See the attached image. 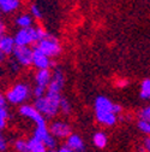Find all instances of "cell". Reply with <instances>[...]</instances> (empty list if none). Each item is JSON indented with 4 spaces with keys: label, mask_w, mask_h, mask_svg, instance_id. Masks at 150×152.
Here are the masks:
<instances>
[{
    "label": "cell",
    "mask_w": 150,
    "mask_h": 152,
    "mask_svg": "<svg viewBox=\"0 0 150 152\" xmlns=\"http://www.w3.org/2000/svg\"><path fill=\"white\" fill-rule=\"evenodd\" d=\"M143 147L145 148L146 152H150V137H146L143 141Z\"/></svg>",
    "instance_id": "obj_29"
},
{
    "label": "cell",
    "mask_w": 150,
    "mask_h": 152,
    "mask_svg": "<svg viewBox=\"0 0 150 152\" xmlns=\"http://www.w3.org/2000/svg\"><path fill=\"white\" fill-rule=\"evenodd\" d=\"M92 142H94V145H95L97 148L102 150L108 144V137H107V134L105 132L99 130V132H96L95 134L92 135Z\"/></svg>",
    "instance_id": "obj_15"
},
{
    "label": "cell",
    "mask_w": 150,
    "mask_h": 152,
    "mask_svg": "<svg viewBox=\"0 0 150 152\" xmlns=\"http://www.w3.org/2000/svg\"><path fill=\"white\" fill-rule=\"evenodd\" d=\"M52 80V71L49 69L45 70H37L35 74V87L32 88L31 94L35 99L43 97L47 93L48 86Z\"/></svg>",
    "instance_id": "obj_5"
},
{
    "label": "cell",
    "mask_w": 150,
    "mask_h": 152,
    "mask_svg": "<svg viewBox=\"0 0 150 152\" xmlns=\"http://www.w3.org/2000/svg\"><path fill=\"white\" fill-rule=\"evenodd\" d=\"M61 94L48 92L43 97L37 98L34 100V106L39 110L46 118L55 117L60 112V102H61Z\"/></svg>",
    "instance_id": "obj_1"
},
{
    "label": "cell",
    "mask_w": 150,
    "mask_h": 152,
    "mask_svg": "<svg viewBox=\"0 0 150 152\" xmlns=\"http://www.w3.org/2000/svg\"><path fill=\"white\" fill-rule=\"evenodd\" d=\"M139 98L142 100H150V79H144L141 82Z\"/></svg>",
    "instance_id": "obj_19"
},
{
    "label": "cell",
    "mask_w": 150,
    "mask_h": 152,
    "mask_svg": "<svg viewBox=\"0 0 150 152\" xmlns=\"http://www.w3.org/2000/svg\"><path fill=\"white\" fill-rule=\"evenodd\" d=\"M5 58H6V56H5V54H4L1 51H0V64H1V63H4Z\"/></svg>",
    "instance_id": "obj_33"
},
{
    "label": "cell",
    "mask_w": 150,
    "mask_h": 152,
    "mask_svg": "<svg viewBox=\"0 0 150 152\" xmlns=\"http://www.w3.org/2000/svg\"><path fill=\"white\" fill-rule=\"evenodd\" d=\"M49 152H57V151H55V150H53V151H49Z\"/></svg>",
    "instance_id": "obj_35"
},
{
    "label": "cell",
    "mask_w": 150,
    "mask_h": 152,
    "mask_svg": "<svg viewBox=\"0 0 150 152\" xmlns=\"http://www.w3.org/2000/svg\"><path fill=\"white\" fill-rule=\"evenodd\" d=\"M32 54L34 50L25 46H16L12 53L13 59L23 68H29L30 65H32Z\"/></svg>",
    "instance_id": "obj_7"
},
{
    "label": "cell",
    "mask_w": 150,
    "mask_h": 152,
    "mask_svg": "<svg viewBox=\"0 0 150 152\" xmlns=\"http://www.w3.org/2000/svg\"><path fill=\"white\" fill-rule=\"evenodd\" d=\"M9 65H10V69H11V70H13L14 72H16V71H18V70H19V68H21V65L18 64V63H17L14 59H11Z\"/></svg>",
    "instance_id": "obj_28"
},
{
    "label": "cell",
    "mask_w": 150,
    "mask_h": 152,
    "mask_svg": "<svg viewBox=\"0 0 150 152\" xmlns=\"http://www.w3.org/2000/svg\"><path fill=\"white\" fill-rule=\"evenodd\" d=\"M57 152H73V151H72L71 148H69L67 146H65V145H64V146L59 147V148L57 150Z\"/></svg>",
    "instance_id": "obj_31"
},
{
    "label": "cell",
    "mask_w": 150,
    "mask_h": 152,
    "mask_svg": "<svg viewBox=\"0 0 150 152\" xmlns=\"http://www.w3.org/2000/svg\"><path fill=\"white\" fill-rule=\"evenodd\" d=\"M39 51H41L42 53H45L49 58H55V57L60 56L63 47L59 41L58 37H55L54 35H47L45 39H42L41 41H39L36 44V47Z\"/></svg>",
    "instance_id": "obj_4"
},
{
    "label": "cell",
    "mask_w": 150,
    "mask_h": 152,
    "mask_svg": "<svg viewBox=\"0 0 150 152\" xmlns=\"http://www.w3.org/2000/svg\"><path fill=\"white\" fill-rule=\"evenodd\" d=\"M6 98H5V96L4 94H1L0 93V106H4V107H6Z\"/></svg>",
    "instance_id": "obj_30"
},
{
    "label": "cell",
    "mask_w": 150,
    "mask_h": 152,
    "mask_svg": "<svg viewBox=\"0 0 150 152\" xmlns=\"http://www.w3.org/2000/svg\"><path fill=\"white\" fill-rule=\"evenodd\" d=\"M138 118L150 122V105H146L138 111Z\"/></svg>",
    "instance_id": "obj_25"
},
{
    "label": "cell",
    "mask_w": 150,
    "mask_h": 152,
    "mask_svg": "<svg viewBox=\"0 0 150 152\" xmlns=\"http://www.w3.org/2000/svg\"><path fill=\"white\" fill-rule=\"evenodd\" d=\"M49 133L55 139H67L72 134V128L71 126L65 121H54L48 127Z\"/></svg>",
    "instance_id": "obj_8"
},
{
    "label": "cell",
    "mask_w": 150,
    "mask_h": 152,
    "mask_svg": "<svg viewBox=\"0 0 150 152\" xmlns=\"http://www.w3.org/2000/svg\"><path fill=\"white\" fill-rule=\"evenodd\" d=\"M32 65L37 70H45V69H49L53 65V62L50 61L49 57H47L45 53H42L41 51H39L37 48H34Z\"/></svg>",
    "instance_id": "obj_10"
},
{
    "label": "cell",
    "mask_w": 150,
    "mask_h": 152,
    "mask_svg": "<svg viewBox=\"0 0 150 152\" xmlns=\"http://www.w3.org/2000/svg\"><path fill=\"white\" fill-rule=\"evenodd\" d=\"M137 128L143 133V134L150 137V122L143 121V120H138V122H137Z\"/></svg>",
    "instance_id": "obj_24"
},
{
    "label": "cell",
    "mask_w": 150,
    "mask_h": 152,
    "mask_svg": "<svg viewBox=\"0 0 150 152\" xmlns=\"http://www.w3.org/2000/svg\"><path fill=\"white\" fill-rule=\"evenodd\" d=\"M21 6V0H6L0 5V11L4 13H12Z\"/></svg>",
    "instance_id": "obj_16"
},
{
    "label": "cell",
    "mask_w": 150,
    "mask_h": 152,
    "mask_svg": "<svg viewBox=\"0 0 150 152\" xmlns=\"http://www.w3.org/2000/svg\"><path fill=\"white\" fill-rule=\"evenodd\" d=\"M14 48H16V42H14L13 36L4 35L1 39H0V51H1L5 56L12 54Z\"/></svg>",
    "instance_id": "obj_13"
},
{
    "label": "cell",
    "mask_w": 150,
    "mask_h": 152,
    "mask_svg": "<svg viewBox=\"0 0 150 152\" xmlns=\"http://www.w3.org/2000/svg\"><path fill=\"white\" fill-rule=\"evenodd\" d=\"M29 11H30V15L34 17V20H42L43 17V13H42V10L41 7L37 5V4H31L30 7H29Z\"/></svg>",
    "instance_id": "obj_23"
},
{
    "label": "cell",
    "mask_w": 150,
    "mask_h": 152,
    "mask_svg": "<svg viewBox=\"0 0 150 152\" xmlns=\"http://www.w3.org/2000/svg\"><path fill=\"white\" fill-rule=\"evenodd\" d=\"M9 148V141L5 135L0 134V152H5Z\"/></svg>",
    "instance_id": "obj_26"
},
{
    "label": "cell",
    "mask_w": 150,
    "mask_h": 152,
    "mask_svg": "<svg viewBox=\"0 0 150 152\" xmlns=\"http://www.w3.org/2000/svg\"><path fill=\"white\" fill-rule=\"evenodd\" d=\"M13 147L16 152H29L28 140H24V139H17L13 142Z\"/></svg>",
    "instance_id": "obj_20"
},
{
    "label": "cell",
    "mask_w": 150,
    "mask_h": 152,
    "mask_svg": "<svg viewBox=\"0 0 150 152\" xmlns=\"http://www.w3.org/2000/svg\"><path fill=\"white\" fill-rule=\"evenodd\" d=\"M128 83H130L128 80L125 79V77H120V79H117L115 80V86L118 88H126L128 86Z\"/></svg>",
    "instance_id": "obj_27"
},
{
    "label": "cell",
    "mask_w": 150,
    "mask_h": 152,
    "mask_svg": "<svg viewBox=\"0 0 150 152\" xmlns=\"http://www.w3.org/2000/svg\"><path fill=\"white\" fill-rule=\"evenodd\" d=\"M60 111H61V113H64L65 116L70 115L71 111H72V104H71V102H70L67 98H65V97L61 98V102H60Z\"/></svg>",
    "instance_id": "obj_22"
},
{
    "label": "cell",
    "mask_w": 150,
    "mask_h": 152,
    "mask_svg": "<svg viewBox=\"0 0 150 152\" xmlns=\"http://www.w3.org/2000/svg\"><path fill=\"white\" fill-rule=\"evenodd\" d=\"M65 86V75L64 71L60 68H55L52 71V80L48 86V92H53V93H59L61 94V91Z\"/></svg>",
    "instance_id": "obj_9"
},
{
    "label": "cell",
    "mask_w": 150,
    "mask_h": 152,
    "mask_svg": "<svg viewBox=\"0 0 150 152\" xmlns=\"http://www.w3.org/2000/svg\"><path fill=\"white\" fill-rule=\"evenodd\" d=\"M19 115L22 117H25L28 120H30L31 122H34L36 124V127H40V126H47L46 122V117L42 115V113L37 110L34 105L30 104H23L19 106Z\"/></svg>",
    "instance_id": "obj_6"
},
{
    "label": "cell",
    "mask_w": 150,
    "mask_h": 152,
    "mask_svg": "<svg viewBox=\"0 0 150 152\" xmlns=\"http://www.w3.org/2000/svg\"><path fill=\"white\" fill-rule=\"evenodd\" d=\"M50 135L49 133V129H48V126H40V127H36L34 129V133H32V138L40 140V141H45L48 137Z\"/></svg>",
    "instance_id": "obj_18"
},
{
    "label": "cell",
    "mask_w": 150,
    "mask_h": 152,
    "mask_svg": "<svg viewBox=\"0 0 150 152\" xmlns=\"http://www.w3.org/2000/svg\"><path fill=\"white\" fill-rule=\"evenodd\" d=\"M4 35H5V34H4V24L0 22V39H1Z\"/></svg>",
    "instance_id": "obj_32"
},
{
    "label": "cell",
    "mask_w": 150,
    "mask_h": 152,
    "mask_svg": "<svg viewBox=\"0 0 150 152\" xmlns=\"http://www.w3.org/2000/svg\"><path fill=\"white\" fill-rule=\"evenodd\" d=\"M28 146H29V152H49V150L46 147V145L42 141L32 137L28 140Z\"/></svg>",
    "instance_id": "obj_17"
},
{
    "label": "cell",
    "mask_w": 150,
    "mask_h": 152,
    "mask_svg": "<svg viewBox=\"0 0 150 152\" xmlns=\"http://www.w3.org/2000/svg\"><path fill=\"white\" fill-rule=\"evenodd\" d=\"M48 35L42 27H31L28 29H19L13 36L16 46L30 47L32 44H37Z\"/></svg>",
    "instance_id": "obj_2"
},
{
    "label": "cell",
    "mask_w": 150,
    "mask_h": 152,
    "mask_svg": "<svg viewBox=\"0 0 150 152\" xmlns=\"http://www.w3.org/2000/svg\"><path fill=\"white\" fill-rule=\"evenodd\" d=\"M31 92L32 91L30 89L29 85L19 82L13 85L6 91L5 98H6V102L12 105H23L31 96Z\"/></svg>",
    "instance_id": "obj_3"
},
{
    "label": "cell",
    "mask_w": 150,
    "mask_h": 152,
    "mask_svg": "<svg viewBox=\"0 0 150 152\" xmlns=\"http://www.w3.org/2000/svg\"><path fill=\"white\" fill-rule=\"evenodd\" d=\"M14 23L19 29H28L34 27V17L30 13H21L16 17Z\"/></svg>",
    "instance_id": "obj_14"
},
{
    "label": "cell",
    "mask_w": 150,
    "mask_h": 152,
    "mask_svg": "<svg viewBox=\"0 0 150 152\" xmlns=\"http://www.w3.org/2000/svg\"><path fill=\"white\" fill-rule=\"evenodd\" d=\"M65 146L71 148L73 152H83V150L85 147L84 140L82 139V137H79L78 134H73V133L66 139Z\"/></svg>",
    "instance_id": "obj_12"
},
{
    "label": "cell",
    "mask_w": 150,
    "mask_h": 152,
    "mask_svg": "<svg viewBox=\"0 0 150 152\" xmlns=\"http://www.w3.org/2000/svg\"><path fill=\"white\" fill-rule=\"evenodd\" d=\"M95 118L97 123L105 127H113L118 122V115L114 112H95Z\"/></svg>",
    "instance_id": "obj_11"
},
{
    "label": "cell",
    "mask_w": 150,
    "mask_h": 152,
    "mask_svg": "<svg viewBox=\"0 0 150 152\" xmlns=\"http://www.w3.org/2000/svg\"><path fill=\"white\" fill-rule=\"evenodd\" d=\"M7 121H9V111H7V109L4 107V106H0V132L6 128Z\"/></svg>",
    "instance_id": "obj_21"
},
{
    "label": "cell",
    "mask_w": 150,
    "mask_h": 152,
    "mask_svg": "<svg viewBox=\"0 0 150 152\" xmlns=\"http://www.w3.org/2000/svg\"><path fill=\"white\" fill-rule=\"evenodd\" d=\"M4 1H6V0H0V5H1V4L4 3Z\"/></svg>",
    "instance_id": "obj_34"
}]
</instances>
